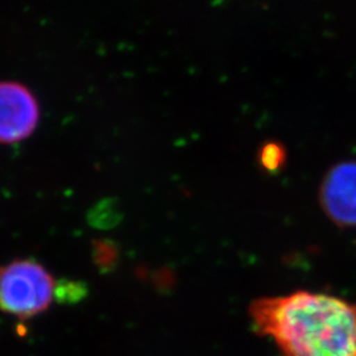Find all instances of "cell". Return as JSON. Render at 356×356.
Instances as JSON below:
<instances>
[{
	"instance_id": "1",
	"label": "cell",
	"mask_w": 356,
	"mask_h": 356,
	"mask_svg": "<svg viewBox=\"0 0 356 356\" xmlns=\"http://www.w3.org/2000/svg\"><path fill=\"white\" fill-rule=\"evenodd\" d=\"M248 314L284 356H356V302L297 291L257 298Z\"/></svg>"
},
{
	"instance_id": "2",
	"label": "cell",
	"mask_w": 356,
	"mask_h": 356,
	"mask_svg": "<svg viewBox=\"0 0 356 356\" xmlns=\"http://www.w3.org/2000/svg\"><path fill=\"white\" fill-rule=\"evenodd\" d=\"M57 297L48 269L36 260L20 259L0 267V310L28 319L44 313Z\"/></svg>"
},
{
	"instance_id": "3",
	"label": "cell",
	"mask_w": 356,
	"mask_h": 356,
	"mask_svg": "<svg viewBox=\"0 0 356 356\" xmlns=\"http://www.w3.org/2000/svg\"><path fill=\"white\" fill-rule=\"evenodd\" d=\"M40 122L35 94L20 82L0 81V144L29 138Z\"/></svg>"
},
{
	"instance_id": "4",
	"label": "cell",
	"mask_w": 356,
	"mask_h": 356,
	"mask_svg": "<svg viewBox=\"0 0 356 356\" xmlns=\"http://www.w3.org/2000/svg\"><path fill=\"white\" fill-rule=\"evenodd\" d=\"M319 204L341 227H356V161L332 166L322 179Z\"/></svg>"
},
{
	"instance_id": "5",
	"label": "cell",
	"mask_w": 356,
	"mask_h": 356,
	"mask_svg": "<svg viewBox=\"0 0 356 356\" xmlns=\"http://www.w3.org/2000/svg\"><path fill=\"white\" fill-rule=\"evenodd\" d=\"M260 161L267 170H276L285 161V151L276 143H268L260 152Z\"/></svg>"
}]
</instances>
